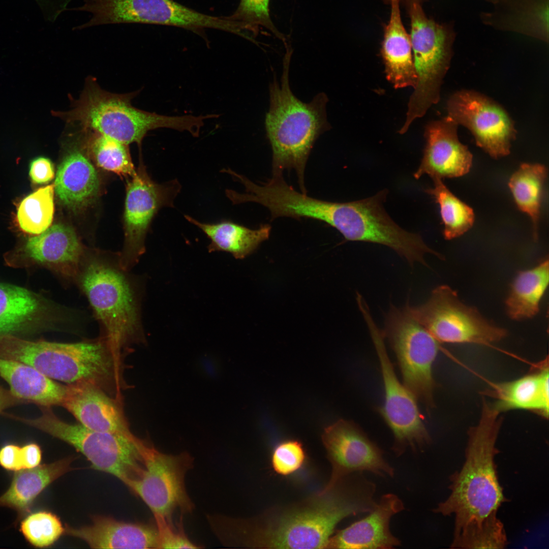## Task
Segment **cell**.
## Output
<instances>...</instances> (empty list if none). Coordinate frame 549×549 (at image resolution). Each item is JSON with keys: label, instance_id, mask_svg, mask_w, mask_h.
<instances>
[{"label": "cell", "instance_id": "484cf974", "mask_svg": "<svg viewBox=\"0 0 549 549\" xmlns=\"http://www.w3.org/2000/svg\"><path fill=\"white\" fill-rule=\"evenodd\" d=\"M0 376L8 384L12 393L24 403L41 407L62 405L66 386L29 365L0 357Z\"/></svg>", "mask_w": 549, "mask_h": 549}, {"label": "cell", "instance_id": "74e56055", "mask_svg": "<svg viewBox=\"0 0 549 549\" xmlns=\"http://www.w3.org/2000/svg\"><path fill=\"white\" fill-rule=\"evenodd\" d=\"M305 460L306 452L302 444L297 440H289L276 446L271 461L272 467L277 473L287 476L298 470Z\"/></svg>", "mask_w": 549, "mask_h": 549}, {"label": "cell", "instance_id": "6da1fadb", "mask_svg": "<svg viewBox=\"0 0 549 549\" xmlns=\"http://www.w3.org/2000/svg\"><path fill=\"white\" fill-rule=\"evenodd\" d=\"M501 413L492 403H483L478 423L468 432L466 460L450 477L451 493L433 509L454 515L456 548H503L508 544L497 512L506 501L498 481L496 443L502 423Z\"/></svg>", "mask_w": 549, "mask_h": 549}, {"label": "cell", "instance_id": "ffe728a7", "mask_svg": "<svg viewBox=\"0 0 549 549\" xmlns=\"http://www.w3.org/2000/svg\"><path fill=\"white\" fill-rule=\"evenodd\" d=\"M88 429L136 438L114 400L100 387L87 382L68 384L62 404Z\"/></svg>", "mask_w": 549, "mask_h": 549}, {"label": "cell", "instance_id": "4fadbf2b", "mask_svg": "<svg viewBox=\"0 0 549 549\" xmlns=\"http://www.w3.org/2000/svg\"><path fill=\"white\" fill-rule=\"evenodd\" d=\"M143 469L126 484L139 496L154 515L171 517L175 511L191 513L194 505L187 494L185 476L193 467L187 452L163 453L146 443L141 450Z\"/></svg>", "mask_w": 549, "mask_h": 549}, {"label": "cell", "instance_id": "60d3db41", "mask_svg": "<svg viewBox=\"0 0 549 549\" xmlns=\"http://www.w3.org/2000/svg\"><path fill=\"white\" fill-rule=\"evenodd\" d=\"M24 403L15 396L10 390H8L0 385V413L4 410Z\"/></svg>", "mask_w": 549, "mask_h": 549}, {"label": "cell", "instance_id": "1f68e13d", "mask_svg": "<svg viewBox=\"0 0 549 549\" xmlns=\"http://www.w3.org/2000/svg\"><path fill=\"white\" fill-rule=\"evenodd\" d=\"M78 130L85 145L99 167L124 176L133 177L136 174L128 145L94 131Z\"/></svg>", "mask_w": 549, "mask_h": 549}, {"label": "cell", "instance_id": "277c9868", "mask_svg": "<svg viewBox=\"0 0 549 549\" xmlns=\"http://www.w3.org/2000/svg\"><path fill=\"white\" fill-rule=\"evenodd\" d=\"M285 47L281 85L276 77L269 85L270 106L265 125L272 148V175L293 169L301 193L306 194L304 176L307 160L319 136L331 128L326 110L328 100L323 93L308 103L294 96L289 80L292 50L289 45Z\"/></svg>", "mask_w": 549, "mask_h": 549}, {"label": "cell", "instance_id": "8992f818", "mask_svg": "<svg viewBox=\"0 0 549 549\" xmlns=\"http://www.w3.org/2000/svg\"><path fill=\"white\" fill-rule=\"evenodd\" d=\"M118 259L84 253L75 280L102 325V337L115 353L143 341L138 293Z\"/></svg>", "mask_w": 549, "mask_h": 549}, {"label": "cell", "instance_id": "cb8c5ba5", "mask_svg": "<svg viewBox=\"0 0 549 549\" xmlns=\"http://www.w3.org/2000/svg\"><path fill=\"white\" fill-rule=\"evenodd\" d=\"M54 191L66 208L77 210L89 205L100 188L97 172L90 161L77 149L67 154L58 167Z\"/></svg>", "mask_w": 549, "mask_h": 549}, {"label": "cell", "instance_id": "d6a6232c", "mask_svg": "<svg viewBox=\"0 0 549 549\" xmlns=\"http://www.w3.org/2000/svg\"><path fill=\"white\" fill-rule=\"evenodd\" d=\"M433 180L434 186L425 192L439 204L444 237L450 240L460 236L472 227L475 220L473 210L452 194L442 179Z\"/></svg>", "mask_w": 549, "mask_h": 549}, {"label": "cell", "instance_id": "7bdbcfd3", "mask_svg": "<svg viewBox=\"0 0 549 549\" xmlns=\"http://www.w3.org/2000/svg\"><path fill=\"white\" fill-rule=\"evenodd\" d=\"M203 365L204 367L205 371L209 374V375L214 374L215 373L214 365L208 359H205L203 361Z\"/></svg>", "mask_w": 549, "mask_h": 549}, {"label": "cell", "instance_id": "4316f807", "mask_svg": "<svg viewBox=\"0 0 549 549\" xmlns=\"http://www.w3.org/2000/svg\"><path fill=\"white\" fill-rule=\"evenodd\" d=\"M548 367L509 382L492 384L490 394L500 412L514 409L533 411L547 418L549 411Z\"/></svg>", "mask_w": 549, "mask_h": 549}, {"label": "cell", "instance_id": "b9f144b4", "mask_svg": "<svg viewBox=\"0 0 549 549\" xmlns=\"http://www.w3.org/2000/svg\"><path fill=\"white\" fill-rule=\"evenodd\" d=\"M73 0H57V9L62 13L67 10V6Z\"/></svg>", "mask_w": 549, "mask_h": 549}, {"label": "cell", "instance_id": "f546056e", "mask_svg": "<svg viewBox=\"0 0 549 549\" xmlns=\"http://www.w3.org/2000/svg\"><path fill=\"white\" fill-rule=\"evenodd\" d=\"M548 282V258L532 268L520 272L512 283L505 302L508 316L512 319L520 320L536 315Z\"/></svg>", "mask_w": 549, "mask_h": 549}, {"label": "cell", "instance_id": "f1b7e54d", "mask_svg": "<svg viewBox=\"0 0 549 549\" xmlns=\"http://www.w3.org/2000/svg\"><path fill=\"white\" fill-rule=\"evenodd\" d=\"M186 219L201 229L210 240L209 252H225L242 259L252 254L263 241L269 238L271 226L261 225L252 229L230 221L206 223L185 215Z\"/></svg>", "mask_w": 549, "mask_h": 549}, {"label": "cell", "instance_id": "8d00e7d4", "mask_svg": "<svg viewBox=\"0 0 549 549\" xmlns=\"http://www.w3.org/2000/svg\"><path fill=\"white\" fill-rule=\"evenodd\" d=\"M42 451L35 443H30L22 447L8 444L0 449V465L10 471L35 468L40 464Z\"/></svg>", "mask_w": 549, "mask_h": 549}, {"label": "cell", "instance_id": "2e32d148", "mask_svg": "<svg viewBox=\"0 0 549 549\" xmlns=\"http://www.w3.org/2000/svg\"><path fill=\"white\" fill-rule=\"evenodd\" d=\"M181 189L174 179L163 184L152 181L142 168L129 183L125 202L126 246L118 261L129 271L144 252V239L153 218L162 207H174Z\"/></svg>", "mask_w": 549, "mask_h": 549}, {"label": "cell", "instance_id": "5bb4252c", "mask_svg": "<svg viewBox=\"0 0 549 549\" xmlns=\"http://www.w3.org/2000/svg\"><path fill=\"white\" fill-rule=\"evenodd\" d=\"M447 116L471 133L476 144L491 157L510 154L516 138L514 123L506 110L486 96L473 90L455 92L447 102Z\"/></svg>", "mask_w": 549, "mask_h": 549}, {"label": "cell", "instance_id": "83f0119b", "mask_svg": "<svg viewBox=\"0 0 549 549\" xmlns=\"http://www.w3.org/2000/svg\"><path fill=\"white\" fill-rule=\"evenodd\" d=\"M73 456L16 471L7 490L0 496V506L22 513L50 484L72 469Z\"/></svg>", "mask_w": 549, "mask_h": 549}, {"label": "cell", "instance_id": "7a4b0ae2", "mask_svg": "<svg viewBox=\"0 0 549 549\" xmlns=\"http://www.w3.org/2000/svg\"><path fill=\"white\" fill-rule=\"evenodd\" d=\"M376 485L363 474L350 475L330 492L290 511L263 529L235 527L236 546L267 548H326L337 525L349 516L369 513L377 505Z\"/></svg>", "mask_w": 549, "mask_h": 549}, {"label": "cell", "instance_id": "ab89813d", "mask_svg": "<svg viewBox=\"0 0 549 549\" xmlns=\"http://www.w3.org/2000/svg\"><path fill=\"white\" fill-rule=\"evenodd\" d=\"M54 167L51 161L45 157H39L30 163L29 176L36 184H46L54 177Z\"/></svg>", "mask_w": 549, "mask_h": 549}, {"label": "cell", "instance_id": "5b68a950", "mask_svg": "<svg viewBox=\"0 0 549 549\" xmlns=\"http://www.w3.org/2000/svg\"><path fill=\"white\" fill-rule=\"evenodd\" d=\"M0 357L29 365L52 380L68 384L87 382L108 393L119 382L120 355L103 338L64 343L1 335Z\"/></svg>", "mask_w": 549, "mask_h": 549}, {"label": "cell", "instance_id": "7c38bea8", "mask_svg": "<svg viewBox=\"0 0 549 549\" xmlns=\"http://www.w3.org/2000/svg\"><path fill=\"white\" fill-rule=\"evenodd\" d=\"M362 316L380 365L384 390V402L380 411L393 434L391 450L396 456L403 455L408 449L414 453L422 452L431 443V439L423 422L417 399L398 378L385 348L383 331L370 312H364Z\"/></svg>", "mask_w": 549, "mask_h": 549}, {"label": "cell", "instance_id": "f35d334b", "mask_svg": "<svg viewBox=\"0 0 549 549\" xmlns=\"http://www.w3.org/2000/svg\"><path fill=\"white\" fill-rule=\"evenodd\" d=\"M159 548H199L203 546L192 541L185 532L182 519L174 524L171 517L154 515Z\"/></svg>", "mask_w": 549, "mask_h": 549}, {"label": "cell", "instance_id": "9a60e30c", "mask_svg": "<svg viewBox=\"0 0 549 549\" xmlns=\"http://www.w3.org/2000/svg\"><path fill=\"white\" fill-rule=\"evenodd\" d=\"M322 440L330 462V478L318 494L324 495L352 473L368 471L380 477H393L394 468L384 451L357 424L340 419L324 429Z\"/></svg>", "mask_w": 549, "mask_h": 549}, {"label": "cell", "instance_id": "ba28073f", "mask_svg": "<svg viewBox=\"0 0 549 549\" xmlns=\"http://www.w3.org/2000/svg\"><path fill=\"white\" fill-rule=\"evenodd\" d=\"M41 415L35 418L11 417L72 445L94 468L112 474L126 484L140 473L141 450L145 443L142 440L93 430L79 423H67L49 407H41Z\"/></svg>", "mask_w": 549, "mask_h": 549}, {"label": "cell", "instance_id": "30bf717a", "mask_svg": "<svg viewBox=\"0 0 549 549\" xmlns=\"http://www.w3.org/2000/svg\"><path fill=\"white\" fill-rule=\"evenodd\" d=\"M405 309L439 342L491 346L507 336L475 308L465 304L447 285L435 288L423 304Z\"/></svg>", "mask_w": 549, "mask_h": 549}, {"label": "cell", "instance_id": "4dcf8cb0", "mask_svg": "<svg viewBox=\"0 0 549 549\" xmlns=\"http://www.w3.org/2000/svg\"><path fill=\"white\" fill-rule=\"evenodd\" d=\"M546 168L523 163L510 177L508 186L517 208L530 218L534 240L538 239L541 208L547 178Z\"/></svg>", "mask_w": 549, "mask_h": 549}, {"label": "cell", "instance_id": "3957f363", "mask_svg": "<svg viewBox=\"0 0 549 549\" xmlns=\"http://www.w3.org/2000/svg\"><path fill=\"white\" fill-rule=\"evenodd\" d=\"M139 93L115 94L102 88L93 77L86 78L77 99L69 95L70 109L53 111L52 114L69 125L100 133L127 145L140 146L147 133L160 128L200 135L206 115L177 116L161 115L134 107L132 100Z\"/></svg>", "mask_w": 549, "mask_h": 549}, {"label": "cell", "instance_id": "836d02e7", "mask_svg": "<svg viewBox=\"0 0 549 549\" xmlns=\"http://www.w3.org/2000/svg\"><path fill=\"white\" fill-rule=\"evenodd\" d=\"M54 186L48 185L26 196L17 211L20 228L25 232L39 234L50 225L54 212Z\"/></svg>", "mask_w": 549, "mask_h": 549}, {"label": "cell", "instance_id": "ee69618b", "mask_svg": "<svg viewBox=\"0 0 549 549\" xmlns=\"http://www.w3.org/2000/svg\"><path fill=\"white\" fill-rule=\"evenodd\" d=\"M387 1H388L390 3L391 1H397L399 3L401 2L403 3L406 5L408 3H410V2H412V1H413L414 0H387Z\"/></svg>", "mask_w": 549, "mask_h": 549}, {"label": "cell", "instance_id": "ac0fdd59", "mask_svg": "<svg viewBox=\"0 0 549 549\" xmlns=\"http://www.w3.org/2000/svg\"><path fill=\"white\" fill-rule=\"evenodd\" d=\"M64 309L19 286L0 284V336L53 328L66 320Z\"/></svg>", "mask_w": 549, "mask_h": 549}, {"label": "cell", "instance_id": "8fae6325", "mask_svg": "<svg viewBox=\"0 0 549 549\" xmlns=\"http://www.w3.org/2000/svg\"><path fill=\"white\" fill-rule=\"evenodd\" d=\"M383 331L397 357L404 385L427 408L434 406L432 368L439 342L404 308L391 304Z\"/></svg>", "mask_w": 549, "mask_h": 549}, {"label": "cell", "instance_id": "d590c367", "mask_svg": "<svg viewBox=\"0 0 549 549\" xmlns=\"http://www.w3.org/2000/svg\"><path fill=\"white\" fill-rule=\"evenodd\" d=\"M270 0H240L239 6L230 17L240 23L246 32L255 37L258 29L264 27L284 43L286 38L276 27L270 15Z\"/></svg>", "mask_w": 549, "mask_h": 549}, {"label": "cell", "instance_id": "52a82bcc", "mask_svg": "<svg viewBox=\"0 0 549 549\" xmlns=\"http://www.w3.org/2000/svg\"><path fill=\"white\" fill-rule=\"evenodd\" d=\"M410 19V40L417 81L408 104L404 124L400 134L423 116L440 100V90L453 56L456 37L452 22L440 23L428 17L421 0L406 5Z\"/></svg>", "mask_w": 549, "mask_h": 549}, {"label": "cell", "instance_id": "e575fe53", "mask_svg": "<svg viewBox=\"0 0 549 549\" xmlns=\"http://www.w3.org/2000/svg\"><path fill=\"white\" fill-rule=\"evenodd\" d=\"M20 531L25 538L37 547L49 546L65 533L59 518L47 511L32 513L21 523Z\"/></svg>", "mask_w": 549, "mask_h": 549}, {"label": "cell", "instance_id": "e0dca14e", "mask_svg": "<svg viewBox=\"0 0 549 549\" xmlns=\"http://www.w3.org/2000/svg\"><path fill=\"white\" fill-rule=\"evenodd\" d=\"M84 254L75 230L56 224L29 238L21 251L8 256L6 261L15 267L44 266L65 281L75 282Z\"/></svg>", "mask_w": 549, "mask_h": 549}, {"label": "cell", "instance_id": "603a6c76", "mask_svg": "<svg viewBox=\"0 0 549 549\" xmlns=\"http://www.w3.org/2000/svg\"><path fill=\"white\" fill-rule=\"evenodd\" d=\"M549 0H498L491 12L480 15L495 29L517 33L548 42Z\"/></svg>", "mask_w": 549, "mask_h": 549}, {"label": "cell", "instance_id": "d6986e66", "mask_svg": "<svg viewBox=\"0 0 549 549\" xmlns=\"http://www.w3.org/2000/svg\"><path fill=\"white\" fill-rule=\"evenodd\" d=\"M458 126L447 115L426 126L423 157L413 174L416 179L427 174L433 179L442 180L460 177L469 172L473 156L468 147L460 141Z\"/></svg>", "mask_w": 549, "mask_h": 549}, {"label": "cell", "instance_id": "d4e9b609", "mask_svg": "<svg viewBox=\"0 0 549 549\" xmlns=\"http://www.w3.org/2000/svg\"><path fill=\"white\" fill-rule=\"evenodd\" d=\"M390 3V18L383 25L381 48L386 78L395 88L409 86L414 88L417 75L410 35L402 21L399 3L396 1Z\"/></svg>", "mask_w": 549, "mask_h": 549}, {"label": "cell", "instance_id": "44dd1931", "mask_svg": "<svg viewBox=\"0 0 549 549\" xmlns=\"http://www.w3.org/2000/svg\"><path fill=\"white\" fill-rule=\"evenodd\" d=\"M405 508L395 494L383 495L366 517L337 530L326 548L389 549L400 546L401 540L392 534L390 523L394 515Z\"/></svg>", "mask_w": 549, "mask_h": 549}, {"label": "cell", "instance_id": "9c48e42d", "mask_svg": "<svg viewBox=\"0 0 549 549\" xmlns=\"http://www.w3.org/2000/svg\"><path fill=\"white\" fill-rule=\"evenodd\" d=\"M79 11L90 14L88 27L120 23L165 25L196 29L215 28L243 36L240 24L229 17L206 15L172 0H83Z\"/></svg>", "mask_w": 549, "mask_h": 549}, {"label": "cell", "instance_id": "7402d4cb", "mask_svg": "<svg viewBox=\"0 0 549 549\" xmlns=\"http://www.w3.org/2000/svg\"><path fill=\"white\" fill-rule=\"evenodd\" d=\"M64 533L85 541L93 548H159L155 524L131 523L96 516L88 526L75 528L66 525Z\"/></svg>", "mask_w": 549, "mask_h": 549}, {"label": "cell", "instance_id": "f6af8a7d", "mask_svg": "<svg viewBox=\"0 0 549 549\" xmlns=\"http://www.w3.org/2000/svg\"><path fill=\"white\" fill-rule=\"evenodd\" d=\"M483 1H486V2H489V3H492V4L494 5L495 3H496L498 2V0H483Z\"/></svg>", "mask_w": 549, "mask_h": 549}]
</instances>
